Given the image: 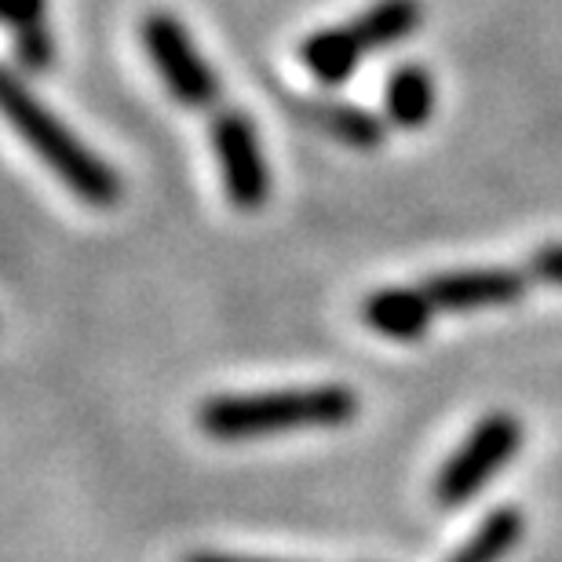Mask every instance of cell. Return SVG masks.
Returning <instances> with one entry per match:
<instances>
[{
  "instance_id": "cell-1",
  "label": "cell",
  "mask_w": 562,
  "mask_h": 562,
  "mask_svg": "<svg viewBox=\"0 0 562 562\" xmlns=\"http://www.w3.org/2000/svg\"><path fill=\"white\" fill-rule=\"evenodd\" d=\"M358 417V398L344 384L252 391L201 402L198 427L216 442H252V438L307 431V427H344Z\"/></svg>"
},
{
  "instance_id": "cell-2",
  "label": "cell",
  "mask_w": 562,
  "mask_h": 562,
  "mask_svg": "<svg viewBox=\"0 0 562 562\" xmlns=\"http://www.w3.org/2000/svg\"><path fill=\"white\" fill-rule=\"evenodd\" d=\"M0 117L33 146V154L74 190L88 205L110 209L121 198V179L103 157H95L88 146L19 81L15 74L0 66Z\"/></svg>"
},
{
  "instance_id": "cell-3",
  "label": "cell",
  "mask_w": 562,
  "mask_h": 562,
  "mask_svg": "<svg viewBox=\"0 0 562 562\" xmlns=\"http://www.w3.org/2000/svg\"><path fill=\"white\" fill-rule=\"evenodd\" d=\"M522 446V424L508 413H493L475 431L464 438V446L446 460V468L435 479V501L442 508L468 504L504 464H512Z\"/></svg>"
},
{
  "instance_id": "cell-4",
  "label": "cell",
  "mask_w": 562,
  "mask_h": 562,
  "mask_svg": "<svg viewBox=\"0 0 562 562\" xmlns=\"http://www.w3.org/2000/svg\"><path fill=\"white\" fill-rule=\"evenodd\" d=\"M143 48L150 55L154 70L161 74L179 103L198 106V110H216L220 106V77L205 63V55L198 52V44L190 41L183 22L154 11L143 19Z\"/></svg>"
},
{
  "instance_id": "cell-5",
  "label": "cell",
  "mask_w": 562,
  "mask_h": 562,
  "mask_svg": "<svg viewBox=\"0 0 562 562\" xmlns=\"http://www.w3.org/2000/svg\"><path fill=\"white\" fill-rule=\"evenodd\" d=\"M212 146H216L231 201L241 212H256L271 194V172H267L260 136H256L249 114L220 106L212 110Z\"/></svg>"
},
{
  "instance_id": "cell-6",
  "label": "cell",
  "mask_w": 562,
  "mask_h": 562,
  "mask_svg": "<svg viewBox=\"0 0 562 562\" xmlns=\"http://www.w3.org/2000/svg\"><path fill=\"white\" fill-rule=\"evenodd\" d=\"M427 300L442 311H479V307H504V303L522 300L526 278L504 267H479V271H446L427 278Z\"/></svg>"
},
{
  "instance_id": "cell-7",
  "label": "cell",
  "mask_w": 562,
  "mask_h": 562,
  "mask_svg": "<svg viewBox=\"0 0 562 562\" xmlns=\"http://www.w3.org/2000/svg\"><path fill=\"white\" fill-rule=\"evenodd\" d=\"M435 303L424 289H380L362 303V322L387 340H420L431 325Z\"/></svg>"
},
{
  "instance_id": "cell-8",
  "label": "cell",
  "mask_w": 562,
  "mask_h": 562,
  "mask_svg": "<svg viewBox=\"0 0 562 562\" xmlns=\"http://www.w3.org/2000/svg\"><path fill=\"white\" fill-rule=\"evenodd\" d=\"M362 44L351 33V26H336V30H318L300 44V63L314 74V81L322 85H344L355 74V66L362 63Z\"/></svg>"
},
{
  "instance_id": "cell-9",
  "label": "cell",
  "mask_w": 562,
  "mask_h": 562,
  "mask_svg": "<svg viewBox=\"0 0 562 562\" xmlns=\"http://www.w3.org/2000/svg\"><path fill=\"white\" fill-rule=\"evenodd\" d=\"M384 106L391 125L398 128H424L435 110V81L424 66H402L387 77Z\"/></svg>"
},
{
  "instance_id": "cell-10",
  "label": "cell",
  "mask_w": 562,
  "mask_h": 562,
  "mask_svg": "<svg viewBox=\"0 0 562 562\" xmlns=\"http://www.w3.org/2000/svg\"><path fill=\"white\" fill-rule=\"evenodd\" d=\"M303 117L322 132H329L333 139H340L351 150H376L384 143V121L373 117L369 110L347 106V103H307Z\"/></svg>"
},
{
  "instance_id": "cell-11",
  "label": "cell",
  "mask_w": 562,
  "mask_h": 562,
  "mask_svg": "<svg viewBox=\"0 0 562 562\" xmlns=\"http://www.w3.org/2000/svg\"><path fill=\"white\" fill-rule=\"evenodd\" d=\"M420 22V4L417 0H380L366 11L362 19L351 22V33L362 44V52L391 48V44L406 41Z\"/></svg>"
},
{
  "instance_id": "cell-12",
  "label": "cell",
  "mask_w": 562,
  "mask_h": 562,
  "mask_svg": "<svg viewBox=\"0 0 562 562\" xmlns=\"http://www.w3.org/2000/svg\"><path fill=\"white\" fill-rule=\"evenodd\" d=\"M522 512L519 508H497L486 515V522L468 537L464 548L449 562H501L515 552V544L522 541Z\"/></svg>"
},
{
  "instance_id": "cell-13",
  "label": "cell",
  "mask_w": 562,
  "mask_h": 562,
  "mask_svg": "<svg viewBox=\"0 0 562 562\" xmlns=\"http://www.w3.org/2000/svg\"><path fill=\"white\" fill-rule=\"evenodd\" d=\"M19 59L30 66V70H44L52 63V37L44 26H30L19 30Z\"/></svg>"
},
{
  "instance_id": "cell-14",
  "label": "cell",
  "mask_w": 562,
  "mask_h": 562,
  "mask_svg": "<svg viewBox=\"0 0 562 562\" xmlns=\"http://www.w3.org/2000/svg\"><path fill=\"white\" fill-rule=\"evenodd\" d=\"M0 19L19 30L44 26V0H0Z\"/></svg>"
},
{
  "instance_id": "cell-15",
  "label": "cell",
  "mask_w": 562,
  "mask_h": 562,
  "mask_svg": "<svg viewBox=\"0 0 562 562\" xmlns=\"http://www.w3.org/2000/svg\"><path fill=\"white\" fill-rule=\"evenodd\" d=\"M530 274L548 281V285H559L562 289V241H552V245H544L541 252H533Z\"/></svg>"
},
{
  "instance_id": "cell-16",
  "label": "cell",
  "mask_w": 562,
  "mask_h": 562,
  "mask_svg": "<svg viewBox=\"0 0 562 562\" xmlns=\"http://www.w3.org/2000/svg\"><path fill=\"white\" fill-rule=\"evenodd\" d=\"M183 562H278V559H249V555H216V552H198Z\"/></svg>"
}]
</instances>
